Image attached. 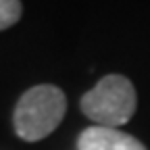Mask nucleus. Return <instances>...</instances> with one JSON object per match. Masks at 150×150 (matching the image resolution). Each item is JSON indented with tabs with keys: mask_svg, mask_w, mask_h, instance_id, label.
<instances>
[{
	"mask_svg": "<svg viewBox=\"0 0 150 150\" xmlns=\"http://www.w3.org/2000/svg\"><path fill=\"white\" fill-rule=\"evenodd\" d=\"M21 0H0V31L13 27L21 19Z\"/></svg>",
	"mask_w": 150,
	"mask_h": 150,
	"instance_id": "4",
	"label": "nucleus"
},
{
	"mask_svg": "<svg viewBox=\"0 0 150 150\" xmlns=\"http://www.w3.org/2000/svg\"><path fill=\"white\" fill-rule=\"evenodd\" d=\"M67 112L65 92L56 86H35L29 88L15 106V131L25 142H38L61 125Z\"/></svg>",
	"mask_w": 150,
	"mask_h": 150,
	"instance_id": "1",
	"label": "nucleus"
},
{
	"mask_svg": "<svg viewBox=\"0 0 150 150\" xmlns=\"http://www.w3.org/2000/svg\"><path fill=\"white\" fill-rule=\"evenodd\" d=\"M138 96L136 88L125 75L110 73L94 86L81 98L83 115L100 127L125 125L136 112Z\"/></svg>",
	"mask_w": 150,
	"mask_h": 150,
	"instance_id": "2",
	"label": "nucleus"
},
{
	"mask_svg": "<svg viewBox=\"0 0 150 150\" xmlns=\"http://www.w3.org/2000/svg\"><path fill=\"white\" fill-rule=\"evenodd\" d=\"M77 150H148L138 138L121 129L92 125L77 138Z\"/></svg>",
	"mask_w": 150,
	"mask_h": 150,
	"instance_id": "3",
	"label": "nucleus"
}]
</instances>
